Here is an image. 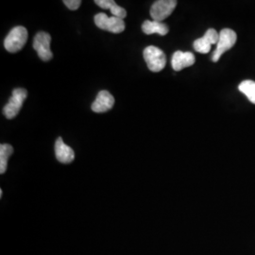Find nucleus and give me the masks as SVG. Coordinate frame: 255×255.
Returning <instances> with one entry per match:
<instances>
[{
    "instance_id": "obj_3",
    "label": "nucleus",
    "mask_w": 255,
    "mask_h": 255,
    "mask_svg": "<svg viewBox=\"0 0 255 255\" xmlns=\"http://www.w3.org/2000/svg\"><path fill=\"white\" fill-rule=\"evenodd\" d=\"M237 33L233 29L223 28L219 32V43H218L217 48L215 49L213 56H212V61L214 63L219 62L220 57L235 46V44L237 43Z\"/></svg>"
},
{
    "instance_id": "obj_15",
    "label": "nucleus",
    "mask_w": 255,
    "mask_h": 255,
    "mask_svg": "<svg viewBox=\"0 0 255 255\" xmlns=\"http://www.w3.org/2000/svg\"><path fill=\"white\" fill-rule=\"evenodd\" d=\"M238 90L243 93L252 103L255 104V82L251 80L244 81L239 84Z\"/></svg>"
},
{
    "instance_id": "obj_14",
    "label": "nucleus",
    "mask_w": 255,
    "mask_h": 255,
    "mask_svg": "<svg viewBox=\"0 0 255 255\" xmlns=\"http://www.w3.org/2000/svg\"><path fill=\"white\" fill-rule=\"evenodd\" d=\"M13 152L12 146L9 144H2L0 146V173L4 174L8 167V160Z\"/></svg>"
},
{
    "instance_id": "obj_9",
    "label": "nucleus",
    "mask_w": 255,
    "mask_h": 255,
    "mask_svg": "<svg viewBox=\"0 0 255 255\" xmlns=\"http://www.w3.org/2000/svg\"><path fill=\"white\" fill-rule=\"evenodd\" d=\"M115 105V98L106 90H102L98 94L96 101L92 104V111L95 113H106Z\"/></svg>"
},
{
    "instance_id": "obj_13",
    "label": "nucleus",
    "mask_w": 255,
    "mask_h": 255,
    "mask_svg": "<svg viewBox=\"0 0 255 255\" xmlns=\"http://www.w3.org/2000/svg\"><path fill=\"white\" fill-rule=\"evenodd\" d=\"M95 3L104 9H110L114 16L124 19L127 16L126 9L119 6L114 0H96Z\"/></svg>"
},
{
    "instance_id": "obj_10",
    "label": "nucleus",
    "mask_w": 255,
    "mask_h": 255,
    "mask_svg": "<svg viewBox=\"0 0 255 255\" xmlns=\"http://www.w3.org/2000/svg\"><path fill=\"white\" fill-rule=\"evenodd\" d=\"M55 155L57 160L62 164H70L75 159V152L72 147L64 144V140L61 137L56 140Z\"/></svg>"
},
{
    "instance_id": "obj_11",
    "label": "nucleus",
    "mask_w": 255,
    "mask_h": 255,
    "mask_svg": "<svg viewBox=\"0 0 255 255\" xmlns=\"http://www.w3.org/2000/svg\"><path fill=\"white\" fill-rule=\"evenodd\" d=\"M195 62L196 58L192 52H182L181 50H178L172 56L171 65L175 71H181L183 68L192 66Z\"/></svg>"
},
{
    "instance_id": "obj_6",
    "label": "nucleus",
    "mask_w": 255,
    "mask_h": 255,
    "mask_svg": "<svg viewBox=\"0 0 255 255\" xmlns=\"http://www.w3.org/2000/svg\"><path fill=\"white\" fill-rule=\"evenodd\" d=\"M50 42L51 36L44 31L38 32L33 39V48L36 50L39 58L44 62L50 61L53 58V53L50 49Z\"/></svg>"
},
{
    "instance_id": "obj_8",
    "label": "nucleus",
    "mask_w": 255,
    "mask_h": 255,
    "mask_svg": "<svg viewBox=\"0 0 255 255\" xmlns=\"http://www.w3.org/2000/svg\"><path fill=\"white\" fill-rule=\"evenodd\" d=\"M219 40V33L214 28H209L204 36L201 37L200 39H197L193 46L195 50L201 54H207L211 50L212 45H218Z\"/></svg>"
},
{
    "instance_id": "obj_12",
    "label": "nucleus",
    "mask_w": 255,
    "mask_h": 255,
    "mask_svg": "<svg viewBox=\"0 0 255 255\" xmlns=\"http://www.w3.org/2000/svg\"><path fill=\"white\" fill-rule=\"evenodd\" d=\"M142 30L145 34L147 35L158 33L159 35L164 36L168 33L169 28L167 27V25L163 22H157L154 20L153 21L146 20L142 25Z\"/></svg>"
},
{
    "instance_id": "obj_2",
    "label": "nucleus",
    "mask_w": 255,
    "mask_h": 255,
    "mask_svg": "<svg viewBox=\"0 0 255 255\" xmlns=\"http://www.w3.org/2000/svg\"><path fill=\"white\" fill-rule=\"evenodd\" d=\"M146 65L151 72L162 71L166 64V57L164 51L156 46H147L143 52Z\"/></svg>"
},
{
    "instance_id": "obj_5",
    "label": "nucleus",
    "mask_w": 255,
    "mask_h": 255,
    "mask_svg": "<svg viewBox=\"0 0 255 255\" xmlns=\"http://www.w3.org/2000/svg\"><path fill=\"white\" fill-rule=\"evenodd\" d=\"M94 20L97 27L113 33H121L122 31L125 30V27H126L123 19H120L116 16L109 17L104 12L98 13L95 16Z\"/></svg>"
},
{
    "instance_id": "obj_7",
    "label": "nucleus",
    "mask_w": 255,
    "mask_h": 255,
    "mask_svg": "<svg viewBox=\"0 0 255 255\" xmlns=\"http://www.w3.org/2000/svg\"><path fill=\"white\" fill-rule=\"evenodd\" d=\"M177 6L176 0H159L153 3L150 9V16L157 22H163L171 15Z\"/></svg>"
},
{
    "instance_id": "obj_4",
    "label": "nucleus",
    "mask_w": 255,
    "mask_h": 255,
    "mask_svg": "<svg viewBox=\"0 0 255 255\" xmlns=\"http://www.w3.org/2000/svg\"><path fill=\"white\" fill-rule=\"evenodd\" d=\"M27 92L24 88H16L12 92L9 102L3 108V114L8 119H14L20 112L23 103L27 99Z\"/></svg>"
},
{
    "instance_id": "obj_16",
    "label": "nucleus",
    "mask_w": 255,
    "mask_h": 255,
    "mask_svg": "<svg viewBox=\"0 0 255 255\" xmlns=\"http://www.w3.org/2000/svg\"><path fill=\"white\" fill-rule=\"evenodd\" d=\"M64 3L68 9L76 10L80 8L82 1L81 0H64Z\"/></svg>"
},
{
    "instance_id": "obj_17",
    "label": "nucleus",
    "mask_w": 255,
    "mask_h": 255,
    "mask_svg": "<svg viewBox=\"0 0 255 255\" xmlns=\"http://www.w3.org/2000/svg\"><path fill=\"white\" fill-rule=\"evenodd\" d=\"M2 194H3V192L2 190H0V197H2Z\"/></svg>"
},
{
    "instance_id": "obj_1",
    "label": "nucleus",
    "mask_w": 255,
    "mask_h": 255,
    "mask_svg": "<svg viewBox=\"0 0 255 255\" xmlns=\"http://www.w3.org/2000/svg\"><path fill=\"white\" fill-rule=\"evenodd\" d=\"M27 40V28L22 26L14 27L4 40V46L7 51L15 53L20 51L26 45Z\"/></svg>"
}]
</instances>
